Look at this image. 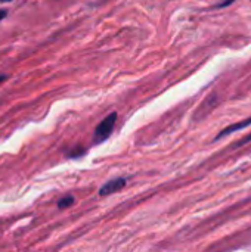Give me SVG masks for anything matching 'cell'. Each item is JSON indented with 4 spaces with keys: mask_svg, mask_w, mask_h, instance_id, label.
<instances>
[{
    "mask_svg": "<svg viewBox=\"0 0 251 252\" xmlns=\"http://www.w3.org/2000/svg\"><path fill=\"white\" fill-rule=\"evenodd\" d=\"M6 16V10H0V19H3Z\"/></svg>",
    "mask_w": 251,
    "mask_h": 252,
    "instance_id": "obj_7",
    "label": "cell"
},
{
    "mask_svg": "<svg viewBox=\"0 0 251 252\" xmlns=\"http://www.w3.org/2000/svg\"><path fill=\"white\" fill-rule=\"evenodd\" d=\"M249 126H251V117L250 118H247V120H244V121H240V123H237V124H232V126L226 127L225 130H222V131L217 134L216 140H219V139H222V137H226V136H229V134H232V133H235V131H238V130H243V128L249 127Z\"/></svg>",
    "mask_w": 251,
    "mask_h": 252,
    "instance_id": "obj_3",
    "label": "cell"
},
{
    "mask_svg": "<svg viewBox=\"0 0 251 252\" xmlns=\"http://www.w3.org/2000/svg\"><path fill=\"white\" fill-rule=\"evenodd\" d=\"M115 121H117V114L115 112L109 114L108 117H105L102 120V123L95 130V137H93L95 143H102L104 140H107L111 136V133L114 130V126H115Z\"/></svg>",
    "mask_w": 251,
    "mask_h": 252,
    "instance_id": "obj_1",
    "label": "cell"
},
{
    "mask_svg": "<svg viewBox=\"0 0 251 252\" xmlns=\"http://www.w3.org/2000/svg\"><path fill=\"white\" fill-rule=\"evenodd\" d=\"M126 186V180L124 179H115V180H111L108 183H105L101 190H99V195L101 196H105V195H111V193H115L117 190L123 189Z\"/></svg>",
    "mask_w": 251,
    "mask_h": 252,
    "instance_id": "obj_2",
    "label": "cell"
},
{
    "mask_svg": "<svg viewBox=\"0 0 251 252\" xmlns=\"http://www.w3.org/2000/svg\"><path fill=\"white\" fill-rule=\"evenodd\" d=\"M72 202H74V198H72V196H65V198H62V199L58 202V207H59V208H67V207H70Z\"/></svg>",
    "mask_w": 251,
    "mask_h": 252,
    "instance_id": "obj_4",
    "label": "cell"
},
{
    "mask_svg": "<svg viewBox=\"0 0 251 252\" xmlns=\"http://www.w3.org/2000/svg\"><path fill=\"white\" fill-rule=\"evenodd\" d=\"M4 78H6V77H4V75H0V81H3V80H4Z\"/></svg>",
    "mask_w": 251,
    "mask_h": 252,
    "instance_id": "obj_8",
    "label": "cell"
},
{
    "mask_svg": "<svg viewBox=\"0 0 251 252\" xmlns=\"http://www.w3.org/2000/svg\"><path fill=\"white\" fill-rule=\"evenodd\" d=\"M250 140H251V134H250V136H249V137L243 139V140H241V142H240V143H238L237 146H241V145H244V143H247V142H250Z\"/></svg>",
    "mask_w": 251,
    "mask_h": 252,
    "instance_id": "obj_6",
    "label": "cell"
},
{
    "mask_svg": "<svg viewBox=\"0 0 251 252\" xmlns=\"http://www.w3.org/2000/svg\"><path fill=\"white\" fill-rule=\"evenodd\" d=\"M0 1H10V0H0Z\"/></svg>",
    "mask_w": 251,
    "mask_h": 252,
    "instance_id": "obj_9",
    "label": "cell"
},
{
    "mask_svg": "<svg viewBox=\"0 0 251 252\" xmlns=\"http://www.w3.org/2000/svg\"><path fill=\"white\" fill-rule=\"evenodd\" d=\"M235 0H222L219 4H217V7H226V6H229V4H232Z\"/></svg>",
    "mask_w": 251,
    "mask_h": 252,
    "instance_id": "obj_5",
    "label": "cell"
}]
</instances>
